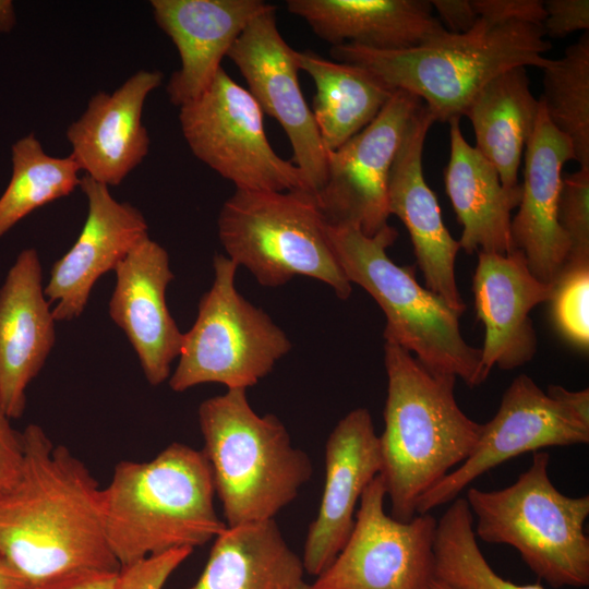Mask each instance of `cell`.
Instances as JSON below:
<instances>
[{
    "instance_id": "obj_1",
    "label": "cell",
    "mask_w": 589,
    "mask_h": 589,
    "mask_svg": "<svg viewBox=\"0 0 589 589\" xmlns=\"http://www.w3.org/2000/svg\"><path fill=\"white\" fill-rule=\"evenodd\" d=\"M22 440L20 472L0 492V556L28 589L118 572L105 534L101 488L89 469L37 424H28Z\"/></svg>"
},
{
    "instance_id": "obj_2",
    "label": "cell",
    "mask_w": 589,
    "mask_h": 589,
    "mask_svg": "<svg viewBox=\"0 0 589 589\" xmlns=\"http://www.w3.org/2000/svg\"><path fill=\"white\" fill-rule=\"evenodd\" d=\"M384 364L388 384L378 474L390 516L409 521L420 497L472 453L482 424L458 406L456 376L430 370L388 341Z\"/></svg>"
},
{
    "instance_id": "obj_3",
    "label": "cell",
    "mask_w": 589,
    "mask_h": 589,
    "mask_svg": "<svg viewBox=\"0 0 589 589\" xmlns=\"http://www.w3.org/2000/svg\"><path fill=\"white\" fill-rule=\"evenodd\" d=\"M202 450L171 443L147 461L122 460L101 489L105 534L120 567L204 545L227 526L217 515Z\"/></svg>"
},
{
    "instance_id": "obj_4",
    "label": "cell",
    "mask_w": 589,
    "mask_h": 589,
    "mask_svg": "<svg viewBox=\"0 0 589 589\" xmlns=\"http://www.w3.org/2000/svg\"><path fill=\"white\" fill-rule=\"evenodd\" d=\"M552 45L542 25H494L479 19L467 33L446 31L420 46L375 50L357 45L332 46L335 61L371 71L392 89L408 92L423 101L435 121L464 116L479 91L515 67L544 69Z\"/></svg>"
},
{
    "instance_id": "obj_5",
    "label": "cell",
    "mask_w": 589,
    "mask_h": 589,
    "mask_svg": "<svg viewBox=\"0 0 589 589\" xmlns=\"http://www.w3.org/2000/svg\"><path fill=\"white\" fill-rule=\"evenodd\" d=\"M197 418L227 527L275 519L310 481L308 454L276 416L253 410L247 389L205 399Z\"/></svg>"
},
{
    "instance_id": "obj_6",
    "label": "cell",
    "mask_w": 589,
    "mask_h": 589,
    "mask_svg": "<svg viewBox=\"0 0 589 589\" xmlns=\"http://www.w3.org/2000/svg\"><path fill=\"white\" fill-rule=\"evenodd\" d=\"M330 249L350 284L362 287L386 317L385 341L396 344L432 371L460 377L473 387L485 380L481 349L464 339L459 317L437 294L416 280L414 269L386 253L398 237L387 225L368 237L348 225L326 224Z\"/></svg>"
},
{
    "instance_id": "obj_7",
    "label": "cell",
    "mask_w": 589,
    "mask_h": 589,
    "mask_svg": "<svg viewBox=\"0 0 589 589\" xmlns=\"http://www.w3.org/2000/svg\"><path fill=\"white\" fill-rule=\"evenodd\" d=\"M550 455L533 452L529 468L501 490L469 488L474 534L515 548L527 566L554 588L589 585V496L560 492L549 476Z\"/></svg>"
},
{
    "instance_id": "obj_8",
    "label": "cell",
    "mask_w": 589,
    "mask_h": 589,
    "mask_svg": "<svg viewBox=\"0 0 589 589\" xmlns=\"http://www.w3.org/2000/svg\"><path fill=\"white\" fill-rule=\"evenodd\" d=\"M217 227L227 257L262 286L306 276L330 286L340 299L350 296L351 284L330 249L314 194L236 189L219 212Z\"/></svg>"
},
{
    "instance_id": "obj_9",
    "label": "cell",
    "mask_w": 589,
    "mask_h": 589,
    "mask_svg": "<svg viewBox=\"0 0 589 589\" xmlns=\"http://www.w3.org/2000/svg\"><path fill=\"white\" fill-rule=\"evenodd\" d=\"M213 266L212 287L200 300L194 324L183 334L179 362L169 377L175 392L206 383L247 389L291 349L268 314L238 292V266L223 254L214 256Z\"/></svg>"
},
{
    "instance_id": "obj_10",
    "label": "cell",
    "mask_w": 589,
    "mask_h": 589,
    "mask_svg": "<svg viewBox=\"0 0 589 589\" xmlns=\"http://www.w3.org/2000/svg\"><path fill=\"white\" fill-rule=\"evenodd\" d=\"M179 108L193 155L236 189L312 193L300 169L271 146L259 104L223 68L199 97Z\"/></svg>"
},
{
    "instance_id": "obj_11",
    "label": "cell",
    "mask_w": 589,
    "mask_h": 589,
    "mask_svg": "<svg viewBox=\"0 0 589 589\" xmlns=\"http://www.w3.org/2000/svg\"><path fill=\"white\" fill-rule=\"evenodd\" d=\"M385 497L377 474L360 497L346 544L310 589H432L437 520L430 513L396 520Z\"/></svg>"
},
{
    "instance_id": "obj_12",
    "label": "cell",
    "mask_w": 589,
    "mask_h": 589,
    "mask_svg": "<svg viewBox=\"0 0 589 589\" xmlns=\"http://www.w3.org/2000/svg\"><path fill=\"white\" fill-rule=\"evenodd\" d=\"M422 104L395 89L378 115L335 151L315 199L328 225H348L372 237L387 226L388 176L405 131Z\"/></svg>"
},
{
    "instance_id": "obj_13",
    "label": "cell",
    "mask_w": 589,
    "mask_h": 589,
    "mask_svg": "<svg viewBox=\"0 0 589 589\" xmlns=\"http://www.w3.org/2000/svg\"><path fill=\"white\" fill-rule=\"evenodd\" d=\"M588 443L589 423L520 374L505 390L495 416L482 424L472 453L420 497L417 514L453 502L478 477L510 458L550 446Z\"/></svg>"
},
{
    "instance_id": "obj_14",
    "label": "cell",
    "mask_w": 589,
    "mask_h": 589,
    "mask_svg": "<svg viewBox=\"0 0 589 589\" xmlns=\"http://www.w3.org/2000/svg\"><path fill=\"white\" fill-rule=\"evenodd\" d=\"M274 5L256 16L237 38L227 57L244 77L263 113L286 133L292 163L316 195L326 180L327 149L298 79L297 50L281 36Z\"/></svg>"
},
{
    "instance_id": "obj_15",
    "label": "cell",
    "mask_w": 589,
    "mask_h": 589,
    "mask_svg": "<svg viewBox=\"0 0 589 589\" xmlns=\"http://www.w3.org/2000/svg\"><path fill=\"white\" fill-rule=\"evenodd\" d=\"M434 122L422 101L405 131L393 161L387 183V205L389 215L397 216L409 232L426 288L461 316L466 304L455 275L460 245L445 227L437 199L423 176L424 142Z\"/></svg>"
},
{
    "instance_id": "obj_16",
    "label": "cell",
    "mask_w": 589,
    "mask_h": 589,
    "mask_svg": "<svg viewBox=\"0 0 589 589\" xmlns=\"http://www.w3.org/2000/svg\"><path fill=\"white\" fill-rule=\"evenodd\" d=\"M80 188L87 199L86 220L71 249L52 265L44 288L48 302L56 303V322L79 317L98 278L115 271L148 237L144 215L130 203L117 201L109 187L84 176Z\"/></svg>"
},
{
    "instance_id": "obj_17",
    "label": "cell",
    "mask_w": 589,
    "mask_h": 589,
    "mask_svg": "<svg viewBox=\"0 0 589 589\" xmlns=\"http://www.w3.org/2000/svg\"><path fill=\"white\" fill-rule=\"evenodd\" d=\"M380 470V441L372 417L366 408H356L338 421L326 441L322 498L301 557L304 573L316 577L344 548L360 497Z\"/></svg>"
},
{
    "instance_id": "obj_18",
    "label": "cell",
    "mask_w": 589,
    "mask_h": 589,
    "mask_svg": "<svg viewBox=\"0 0 589 589\" xmlns=\"http://www.w3.org/2000/svg\"><path fill=\"white\" fill-rule=\"evenodd\" d=\"M113 272L109 315L132 345L147 382L157 386L170 377L183 340L166 303V289L175 277L169 255L147 237Z\"/></svg>"
},
{
    "instance_id": "obj_19",
    "label": "cell",
    "mask_w": 589,
    "mask_h": 589,
    "mask_svg": "<svg viewBox=\"0 0 589 589\" xmlns=\"http://www.w3.org/2000/svg\"><path fill=\"white\" fill-rule=\"evenodd\" d=\"M472 290L477 317L485 327L481 348L484 380L494 366L512 370L529 362L537 351L529 314L549 302L552 285L540 281L524 253L515 249L506 255L478 252Z\"/></svg>"
},
{
    "instance_id": "obj_20",
    "label": "cell",
    "mask_w": 589,
    "mask_h": 589,
    "mask_svg": "<svg viewBox=\"0 0 589 589\" xmlns=\"http://www.w3.org/2000/svg\"><path fill=\"white\" fill-rule=\"evenodd\" d=\"M160 71L141 70L112 93L98 92L67 129L69 155L85 176L119 185L146 157L149 135L142 115L148 95L160 86Z\"/></svg>"
},
{
    "instance_id": "obj_21",
    "label": "cell",
    "mask_w": 589,
    "mask_h": 589,
    "mask_svg": "<svg viewBox=\"0 0 589 589\" xmlns=\"http://www.w3.org/2000/svg\"><path fill=\"white\" fill-rule=\"evenodd\" d=\"M159 28L172 40L180 68L167 83L170 103L181 107L199 97L221 68L224 57L247 26L274 5L263 0H152Z\"/></svg>"
},
{
    "instance_id": "obj_22",
    "label": "cell",
    "mask_w": 589,
    "mask_h": 589,
    "mask_svg": "<svg viewBox=\"0 0 589 589\" xmlns=\"http://www.w3.org/2000/svg\"><path fill=\"white\" fill-rule=\"evenodd\" d=\"M540 100V99H539ZM575 160L572 142L549 120L542 103L525 148L521 200L512 220V239L531 273L552 285L569 254L570 242L557 220L562 169Z\"/></svg>"
},
{
    "instance_id": "obj_23",
    "label": "cell",
    "mask_w": 589,
    "mask_h": 589,
    "mask_svg": "<svg viewBox=\"0 0 589 589\" xmlns=\"http://www.w3.org/2000/svg\"><path fill=\"white\" fill-rule=\"evenodd\" d=\"M44 288L37 251L23 250L0 288V402L11 420L23 416L26 388L56 341Z\"/></svg>"
},
{
    "instance_id": "obj_24",
    "label": "cell",
    "mask_w": 589,
    "mask_h": 589,
    "mask_svg": "<svg viewBox=\"0 0 589 589\" xmlns=\"http://www.w3.org/2000/svg\"><path fill=\"white\" fill-rule=\"evenodd\" d=\"M286 4L332 46L404 50L447 31L426 0H287Z\"/></svg>"
},
{
    "instance_id": "obj_25",
    "label": "cell",
    "mask_w": 589,
    "mask_h": 589,
    "mask_svg": "<svg viewBox=\"0 0 589 589\" xmlns=\"http://www.w3.org/2000/svg\"><path fill=\"white\" fill-rule=\"evenodd\" d=\"M449 123L450 154L444 171L446 193L462 227L460 249L466 253L506 255L515 250L512 212L518 207L522 188H505L495 167L465 139L460 118Z\"/></svg>"
},
{
    "instance_id": "obj_26",
    "label": "cell",
    "mask_w": 589,
    "mask_h": 589,
    "mask_svg": "<svg viewBox=\"0 0 589 589\" xmlns=\"http://www.w3.org/2000/svg\"><path fill=\"white\" fill-rule=\"evenodd\" d=\"M539 110L526 67H515L489 81L464 113L474 131V147L495 167L505 188L518 184L522 153Z\"/></svg>"
},
{
    "instance_id": "obj_27",
    "label": "cell",
    "mask_w": 589,
    "mask_h": 589,
    "mask_svg": "<svg viewBox=\"0 0 589 589\" xmlns=\"http://www.w3.org/2000/svg\"><path fill=\"white\" fill-rule=\"evenodd\" d=\"M304 575L275 519L226 527L197 580L185 589H277Z\"/></svg>"
},
{
    "instance_id": "obj_28",
    "label": "cell",
    "mask_w": 589,
    "mask_h": 589,
    "mask_svg": "<svg viewBox=\"0 0 589 589\" xmlns=\"http://www.w3.org/2000/svg\"><path fill=\"white\" fill-rule=\"evenodd\" d=\"M299 70L315 84L312 113L327 151H335L364 129L394 93L375 74L358 64L297 51Z\"/></svg>"
},
{
    "instance_id": "obj_29",
    "label": "cell",
    "mask_w": 589,
    "mask_h": 589,
    "mask_svg": "<svg viewBox=\"0 0 589 589\" xmlns=\"http://www.w3.org/2000/svg\"><path fill=\"white\" fill-rule=\"evenodd\" d=\"M12 176L0 196V238L35 209L68 196L81 179L70 157L47 154L29 133L11 147Z\"/></svg>"
},
{
    "instance_id": "obj_30",
    "label": "cell",
    "mask_w": 589,
    "mask_h": 589,
    "mask_svg": "<svg viewBox=\"0 0 589 589\" xmlns=\"http://www.w3.org/2000/svg\"><path fill=\"white\" fill-rule=\"evenodd\" d=\"M542 71L540 101L548 118L572 142L579 167L589 168V33Z\"/></svg>"
},
{
    "instance_id": "obj_31",
    "label": "cell",
    "mask_w": 589,
    "mask_h": 589,
    "mask_svg": "<svg viewBox=\"0 0 589 589\" xmlns=\"http://www.w3.org/2000/svg\"><path fill=\"white\" fill-rule=\"evenodd\" d=\"M466 498L457 497L436 522L434 536L435 579L453 589H544L542 585H517L496 574L483 556L473 530Z\"/></svg>"
},
{
    "instance_id": "obj_32",
    "label": "cell",
    "mask_w": 589,
    "mask_h": 589,
    "mask_svg": "<svg viewBox=\"0 0 589 589\" xmlns=\"http://www.w3.org/2000/svg\"><path fill=\"white\" fill-rule=\"evenodd\" d=\"M558 333L575 347H589V260H567L549 300Z\"/></svg>"
},
{
    "instance_id": "obj_33",
    "label": "cell",
    "mask_w": 589,
    "mask_h": 589,
    "mask_svg": "<svg viewBox=\"0 0 589 589\" xmlns=\"http://www.w3.org/2000/svg\"><path fill=\"white\" fill-rule=\"evenodd\" d=\"M557 220L570 242L567 260H589V168L562 179Z\"/></svg>"
},
{
    "instance_id": "obj_34",
    "label": "cell",
    "mask_w": 589,
    "mask_h": 589,
    "mask_svg": "<svg viewBox=\"0 0 589 589\" xmlns=\"http://www.w3.org/2000/svg\"><path fill=\"white\" fill-rule=\"evenodd\" d=\"M193 549L179 548L120 567L116 589H163Z\"/></svg>"
},
{
    "instance_id": "obj_35",
    "label": "cell",
    "mask_w": 589,
    "mask_h": 589,
    "mask_svg": "<svg viewBox=\"0 0 589 589\" xmlns=\"http://www.w3.org/2000/svg\"><path fill=\"white\" fill-rule=\"evenodd\" d=\"M479 19L494 25L527 23L542 25L546 14L540 0H472Z\"/></svg>"
},
{
    "instance_id": "obj_36",
    "label": "cell",
    "mask_w": 589,
    "mask_h": 589,
    "mask_svg": "<svg viewBox=\"0 0 589 589\" xmlns=\"http://www.w3.org/2000/svg\"><path fill=\"white\" fill-rule=\"evenodd\" d=\"M546 17L542 24L545 36L562 38L577 31L589 29L588 0L543 1Z\"/></svg>"
},
{
    "instance_id": "obj_37",
    "label": "cell",
    "mask_w": 589,
    "mask_h": 589,
    "mask_svg": "<svg viewBox=\"0 0 589 589\" xmlns=\"http://www.w3.org/2000/svg\"><path fill=\"white\" fill-rule=\"evenodd\" d=\"M10 421L0 402V492L15 480L23 462L22 432Z\"/></svg>"
},
{
    "instance_id": "obj_38",
    "label": "cell",
    "mask_w": 589,
    "mask_h": 589,
    "mask_svg": "<svg viewBox=\"0 0 589 589\" xmlns=\"http://www.w3.org/2000/svg\"><path fill=\"white\" fill-rule=\"evenodd\" d=\"M430 3L449 33H467L479 20L472 0H432Z\"/></svg>"
},
{
    "instance_id": "obj_39",
    "label": "cell",
    "mask_w": 589,
    "mask_h": 589,
    "mask_svg": "<svg viewBox=\"0 0 589 589\" xmlns=\"http://www.w3.org/2000/svg\"><path fill=\"white\" fill-rule=\"evenodd\" d=\"M118 572H91L69 576L34 589H116Z\"/></svg>"
},
{
    "instance_id": "obj_40",
    "label": "cell",
    "mask_w": 589,
    "mask_h": 589,
    "mask_svg": "<svg viewBox=\"0 0 589 589\" xmlns=\"http://www.w3.org/2000/svg\"><path fill=\"white\" fill-rule=\"evenodd\" d=\"M551 398L567 406L581 420L589 423V389L568 390L561 385H549L545 392Z\"/></svg>"
},
{
    "instance_id": "obj_41",
    "label": "cell",
    "mask_w": 589,
    "mask_h": 589,
    "mask_svg": "<svg viewBox=\"0 0 589 589\" xmlns=\"http://www.w3.org/2000/svg\"><path fill=\"white\" fill-rule=\"evenodd\" d=\"M0 589H28L24 581L0 556Z\"/></svg>"
},
{
    "instance_id": "obj_42",
    "label": "cell",
    "mask_w": 589,
    "mask_h": 589,
    "mask_svg": "<svg viewBox=\"0 0 589 589\" xmlns=\"http://www.w3.org/2000/svg\"><path fill=\"white\" fill-rule=\"evenodd\" d=\"M16 24L14 4L11 0H0V33L11 32Z\"/></svg>"
},
{
    "instance_id": "obj_43",
    "label": "cell",
    "mask_w": 589,
    "mask_h": 589,
    "mask_svg": "<svg viewBox=\"0 0 589 589\" xmlns=\"http://www.w3.org/2000/svg\"><path fill=\"white\" fill-rule=\"evenodd\" d=\"M277 589H310V584L304 580L303 575H300L286 580Z\"/></svg>"
},
{
    "instance_id": "obj_44",
    "label": "cell",
    "mask_w": 589,
    "mask_h": 589,
    "mask_svg": "<svg viewBox=\"0 0 589 589\" xmlns=\"http://www.w3.org/2000/svg\"><path fill=\"white\" fill-rule=\"evenodd\" d=\"M432 589H453V588H450L446 584L435 579L433 585H432Z\"/></svg>"
}]
</instances>
